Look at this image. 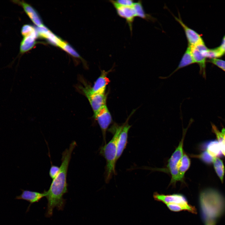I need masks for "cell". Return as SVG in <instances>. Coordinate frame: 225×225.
<instances>
[{
  "label": "cell",
  "mask_w": 225,
  "mask_h": 225,
  "mask_svg": "<svg viewBox=\"0 0 225 225\" xmlns=\"http://www.w3.org/2000/svg\"><path fill=\"white\" fill-rule=\"evenodd\" d=\"M77 145L76 142L73 141L69 148L62 152L59 171L55 177L52 179L48 190L44 191L48 200L47 209L45 214L47 217L52 216L55 208H56L58 210H62L64 207L66 200L63 196L68 192L67 181L68 168L72 153Z\"/></svg>",
  "instance_id": "1"
},
{
  "label": "cell",
  "mask_w": 225,
  "mask_h": 225,
  "mask_svg": "<svg viewBox=\"0 0 225 225\" xmlns=\"http://www.w3.org/2000/svg\"><path fill=\"white\" fill-rule=\"evenodd\" d=\"M123 125V124L116 126L114 135L111 140L101 148L100 152L104 157L106 161L105 180L107 183L109 182L112 175L115 174L117 141Z\"/></svg>",
  "instance_id": "2"
},
{
  "label": "cell",
  "mask_w": 225,
  "mask_h": 225,
  "mask_svg": "<svg viewBox=\"0 0 225 225\" xmlns=\"http://www.w3.org/2000/svg\"><path fill=\"white\" fill-rule=\"evenodd\" d=\"M190 120L188 127L183 129L182 136V139L180 142L178 146L172 153L170 158L168 160L167 166L166 170L169 172L171 176L170 184H175L178 181H181L178 172V166L181 159L183 155V142L185 137L189 126L192 122Z\"/></svg>",
  "instance_id": "3"
},
{
  "label": "cell",
  "mask_w": 225,
  "mask_h": 225,
  "mask_svg": "<svg viewBox=\"0 0 225 225\" xmlns=\"http://www.w3.org/2000/svg\"><path fill=\"white\" fill-rule=\"evenodd\" d=\"M79 80L82 84L76 85V88L78 92L82 93L87 98L94 113L106 104L107 95L105 93L92 92L90 88V86L82 78H79Z\"/></svg>",
  "instance_id": "4"
},
{
  "label": "cell",
  "mask_w": 225,
  "mask_h": 225,
  "mask_svg": "<svg viewBox=\"0 0 225 225\" xmlns=\"http://www.w3.org/2000/svg\"><path fill=\"white\" fill-rule=\"evenodd\" d=\"M94 117L101 129L105 144L106 131L112 121L111 114L106 104L103 105L97 111L94 113Z\"/></svg>",
  "instance_id": "5"
},
{
  "label": "cell",
  "mask_w": 225,
  "mask_h": 225,
  "mask_svg": "<svg viewBox=\"0 0 225 225\" xmlns=\"http://www.w3.org/2000/svg\"><path fill=\"white\" fill-rule=\"evenodd\" d=\"M192 55L195 63H198L200 67V72L203 77H206V58L204 51L207 49L204 43L190 47Z\"/></svg>",
  "instance_id": "6"
},
{
  "label": "cell",
  "mask_w": 225,
  "mask_h": 225,
  "mask_svg": "<svg viewBox=\"0 0 225 225\" xmlns=\"http://www.w3.org/2000/svg\"><path fill=\"white\" fill-rule=\"evenodd\" d=\"M109 1L115 8L117 15L120 17L125 19L128 24L131 33L132 30V25L135 17H137L135 10L133 7H125L117 5L113 0Z\"/></svg>",
  "instance_id": "7"
},
{
  "label": "cell",
  "mask_w": 225,
  "mask_h": 225,
  "mask_svg": "<svg viewBox=\"0 0 225 225\" xmlns=\"http://www.w3.org/2000/svg\"><path fill=\"white\" fill-rule=\"evenodd\" d=\"M174 16L175 20L181 25L184 31L188 42V46L192 47L204 43L200 34L188 27L183 22L179 14L178 18Z\"/></svg>",
  "instance_id": "8"
},
{
  "label": "cell",
  "mask_w": 225,
  "mask_h": 225,
  "mask_svg": "<svg viewBox=\"0 0 225 225\" xmlns=\"http://www.w3.org/2000/svg\"><path fill=\"white\" fill-rule=\"evenodd\" d=\"M39 37L46 39L51 44L60 48L65 42L44 25L36 28Z\"/></svg>",
  "instance_id": "9"
},
{
  "label": "cell",
  "mask_w": 225,
  "mask_h": 225,
  "mask_svg": "<svg viewBox=\"0 0 225 225\" xmlns=\"http://www.w3.org/2000/svg\"><path fill=\"white\" fill-rule=\"evenodd\" d=\"M11 1L14 3L21 6L31 20L38 27L44 25L38 13L31 5L23 1L13 0Z\"/></svg>",
  "instance_id": "10"
},
{
  "label": "cell",
  "mask_w": 225,
  "mask_h": 225,
  "mask_svg": "<svg viewBox=\"0 0 225 225\" xmlns=\"http://www.w3.org/2000/svg\"><path fill=\"white\" fill-rule=\"evenodd\" d=\"M153 196L156 200L161 201L166 205L169 204H188L185 197L180 194L165 195L155 192Z\"/></svg>",
  "instance_id": "11"
},
{
  "label": "cell",
  "mask_w": 225,
  "mask_h": 225,
  "mask_svg": "<svg viewBox=\"0 0 225 225\" xmlns=\"http://www.w3.org/2000/svg\"><path fill=\"white\" fill-rule=\"evenodd\" d=\"M111 70L108 71L104 70L101 71L100 76L95 82L92 87L90 86V90L94 93H105V90L107 86L110 81L107 77L108 73Z\"/></svg>",
  "instance_id": "12"
},
{
  "label": "cell",
  "mask_w": 225,
  "mask_h": 225,
  "mask_svg": "<svg viewBox=\"0 0 225 225\" xmlns=\"http://www.w3.org/2000/svg\"><path fill=\"white\" fill-rule=\"evenodd\" d=\"M131 127L128 124V120L123 124L118 140L116 162L121 157L125 148L127 143L128 132Z\"/></svg>",
  "instance_id": "13"
},
{
  "label": "cell",
  "mask_w": 225,
  "mask_h": 225,
  "mask_svg": "<svg viewBox=\"0 0 225 225\" xmlns=\"http://www.w3.org/2000/svg\"><path fill=\"white\" fill-rule=\"evenodd\" d=\"M22 37L20 43V54H23L32 48L37 43L36 40L39 36L35 28L30 34Z\"/></svg>",
  "instance_id": "14"
},
{
  "label": "cell",
  "mask_w": 225,
  "mask_h": 225,
  "mask_svg": "<svg viewBox=\"0 0 225 225\" xmlns=\"http://www.w3.org/2000/svg\"><path fill=\"white\" fill-rule=\"evenodd\" d=\"M202 151H206L213 158L222 157L223 155L218 142L216 140L207 141L202 143L200 146Z\"/></svg>",
  "instance_id": "15"
},
{
  "label": "cell",
  "mask_w": 225,
  "mask_h": 225,
  "mask_svg": "<svg viewBox=\"0 0 225 225\" xmlns=\"http://www.w3.org/2000/svg\"><path fill=\"white\" fill-rule=\"evenodd\" d=\"M22 194L16 197L18 199L26 200L30 203L29 208L32 204L39 202L42 198L46 196L45 192L41 193L28 190H22Z\"/></svg>",
  "instance_id": "16"
},
{
  "label": "cell",
  "mask_w": 225,
  "mask_h": 225,
  "mask_svg": "<svg viewBox=\"0 0 225 225\" xmlns=\"http://www.w3.org/2000/svg\"><path fill=\"white\" fill-rule=\"evenodd\" d=\"M194 63H195V62L193 58L191 52V48L190 47L188 46L178 67L168 76L165 77H163L162 78V79L167 78L179 69Z\"/></svg>",
  "instance_id": "17"
},
{
  "label": "cell",
  "mask_w": 225,
  "mask_h": 225,
  "mask_svg": "<svg viewBox=\"0 0 225 225\" xmlns=\"http://www.w3.org/2000/svg\"><path fill=\"white\" fill-rule=\"evenodd\" d=\"M191 165L190 159L185 153L184 152L178 166V172L181 181L183 182L186 172L189 168Z\"/></svg>",
  "instance_id": "18"
},
{
  "label": "cell",
  "mask_w": 225,
  "mask_h": 225,
  "mask_svg": "<svg viewBox=\"0 0 225 225\" xmlns=\"http://www.w3.org/2000/svg\"><path fill=\"white\" fill-rule=\"evenodd\" d=\"M61 48L72 57L80 59L82 62L85 67L86 68H88L87 64L86 61L83 59L78 53L68 43L65 42Z\"/></svg>",
  "instance_id": "19"
},
{
  "label": "cell",
  "mask_w": 225,
  "mask_h": 225,
  "mask_svg": "<svg viewBox=\"0 0 225 225\" xmlns=\"http://www.w3.org/2000/svg\"><path fill=\"white\" fill-rule=\"evenodd\" d=\"M168 208L173 211L178 212L182 210H187L193 213L196 212L194 207L188 204H169L166 205Z\"/></svg>",
  "instance_id": "20"
},
{
  "label": "cell",
  "mask_w": 225,
  "mask_h": 225,
  "mask_svg": "<svg viewBox=\"0 0 225 225\" xmlns=\"http://www.w3.org/2000/svg\"><path fill=\"white\" fill-rule=\"evenodd\" d=\"M133 7L135 10L137 17L148 20L152 19V18L150 15L146 13L141 1L139 0L135 2Z\"/></svg>",
  "instance_id": "21"
},
{
  "label": "cell",
  "mask_w": 225,
  "mask_h": 225,
  "mask_svg": "<svg viewBox=\"0 0 225 225\" xmlns=\"http://www.w3.org/2000/svg\"><path fill=\"white\" fill-rule=\"evenodd\" d=\"M215 171L221 181L223 182L225 168L222 161L218 158H215L213 161Z\"/></svg>",
  "instance_id": "22"
},
{
  "label": "cell",
  "mask_w": 225,
  "mask_h": 225,
  "mask_svg": "<svg viewBox=\"0 0 225 225\" xmlns=\"http://www.w3.org/2000/svg\"><path fill=\"white\" fill-rule=\"evenodd\" d=\"M225 53L224 51L220 46L217 48L209 49L208 48L204 52V55L206 58H214L219 57Z\"/></svg>",
  "instance_id": "23"
},
{
  "label": "cell",
  "mask_w": 225,
  "mask_h": 225,
  "mask_svg": "<svg viewBox=\"0 0 225 225\" xmlns=\"http://www.w3.org/2000/svg\"><path fill=\"white\" fill-rule=\"evenodd\" d=\"M212 131L216 135L222 152L225 156V138L224 137L221 132L219 131L215 125L212 124Z\"/></svg>",
  "instance_id": "24"
},
{
  "label": "cell",
  "mask_w": 225,
  "mask_h": 225,
  "mask_svg": "<svg viewBox=\"0 0 225 225\" xmlns=\"http://www.w3.org/2000/svg\"><path fill=\"white\" fill-rule=\"evenodd\" d=\"M191 156L194 158H199L203 162L207 164H210L213 162L214 158L206 151H203L199 154L192 155Z\"/></svg>",
  "instance_id": "25"
},
{
  "label": "cell",
  "mask_w": 225,
  "mask_h": 225,
  "mask_svg": "<svg viewBox=\"0 0 225 225\" xmlns=\"http://www.w3.org/2000/svg\"><path fill=\"white\" fill-rule=\"evenodd\" d=\"M35 28L32 26L28 24H25L23 25L21 28V32L22 37L30 34L32 32Z\"/></svg>",
  "instance_id": "26"
},
{
  "label": "cell",
  "mask_w": 225,
  "mask_h": 225,
  "mask_svg": "<svg viewBox=\"0 0 225 225\" xmlns=\"http://www.w3.org/2000/svg\"><path fill=\"white\" fill-rule=\"evenodd\" d=\"M113 1L117 5L125 7H132L135 3L133 0H117Z\"/></svg>",
  "instance_id": "27"
},
{
  "label": "cell",
  "mask_w": 225,
  "mask_h": 225,
  "mask_svg": "<svg viewBox=\"0 0 225 225\" xmlns=\"http://www.w3.org/2000/svg\"><path fill=\"white\" fill-rule=\"evenodd\" d=\"M209 61L225 71V61L216 58H212Z\"/></svg>",
  "instance_id": "28"
},
{
  "label": "cell",
  "mask_w": 225,
  "mask_h": 225,
  "mask_svg": "<svg viewBox=\"0 0 225 225\" xmlns=\"http://www.w3.org/2000/svg\"><path fill=\"white\" fill-rule=\"evenodd\" d=\"M60 170V167L58 166L52 165L49 171V175L50 178L53 179L58 174Z\"/></svg>",
  "instance_id": "29"
},
{
  "label": "cell",
  "mask_w": 225,
  "mask_h": 225,
  "mask_svg": "<svg viewBox=\"0 0 225 225\" xmlns=\"http://www.w3.org/2000/svg\"><path fill=\"white\" fill-rule=\"evenodd\" d=\"M220 46L224 51H225V36L223 37L222 43Z\"/></svg>",
  "instance_id": "30"
},
{
  "label": "cell",
  "mask_w": 225,
  "mask_h": 225,
  "mask_svg": "<svg viewBox=\"0 0 225 225\" xmlns=\"http://www.w3.org/2000/svg\"><path fill=\"white\" fill-rule=\"evenodd\" d=\"M221 132L223 136L224 137V138H225V128H222L221 130Z\"/></svg>",
  "instance_id": "31"
}]
</instances>
